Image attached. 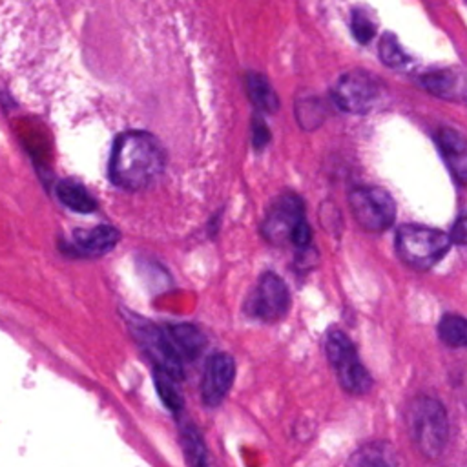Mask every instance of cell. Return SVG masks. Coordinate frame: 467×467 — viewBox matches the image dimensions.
I'll return each mask as SVG.
<instances>
[{"mask_svg":"<svg viewBox=\"0 0 467 467\" xmlns=\"http://www.w3.org/2000/svg\"><path fill=\"white\" fill-rule=\"evenodd\" d=\"M166 166L163 144L152 134L132 130L121 134L110 155V179L126 192H139L154 184Z\"/></svg>","mask_w":467,"mask_h":467,"instance_id":"1","label":"cell"},{"mask_svg":"<svg viewBox=\"0 0 467 467\" xmlns=\"http://www.w3.org/2000/svg\"><path fill=\"white\" fill-rule=\"evenodd\" d=\"M409 434L418 451L427 458H438L449 440V418L445 407L431 398L418 396L407 411Z\"/></svg>","mask_w":467,"mask_h":467,"instance_id":"2","label":"cell"},{"mask_svg":"<svg viewBox=\"0 0 467 467\" xmlns=\"http://www.w3.org/2000/svg\"><path fill=\"white\" fill-rule=\"evenodd\" d=\"M124 322L137 347L152 362L154 371H161L175 382H181L184 378L183 360L174 347L166 329L134 313H124Z\"/></svg>","mask_w":467,"mask_h":467,"instance_id":"3","label":"cell"},{"mask_svg":"<svg viewBox=\"0 0 467 467\" xmlns=\"http://www.w3.org/2000/svg\"><path fill=\"white\" fill-rule=\"evenodd\" d=\"M449 247L451 238L436 228L405 224L396 232V251L400 258L418 271L434 267L447 254Z\"/></svg>","mask_w":467,"mask_h":467,"instance_id":"4","label":"cell"},{"mask_svg":"<svg viewBox=\"0 0 467 467\" xmlns=\"http://www.w3.org/2000/svg\"><path fill=\"white\" fill-rule=\"evenodd\" d=\"M327 358L342 383L351 394H367L373 387V376L362 363L356 347L342 331H331L325 340Z\"/></svg>","mask_w":467,"mask_h":467,"instance_id":"5","label":"cell"},{"mask_svg":"<svg viewBox=\"0 0 467 467\" xmlns=\"http://www.w3.org/2000/svg\"><path fill=\"white\" fill-rule=\"evenodd\" d=\"M354 219L369 232H383L392 226L396 204L391 194L380 186H356L349 194Z\"/></svg>","mask_w":467,"mask_h":467,"instance_id":"6","label":"cell"},{"mask_svg":"<svg viewBox=\"0 0 467 467\" xmlns=\"http://www.w3.org/2000/svg\"><path fill=\"white\" fill-rule=\"evenodd\" d=\"M291 293L287 283L274 273H265L254 293L245 302V313L265 323H276L289 314Z\"/></svg>","mask_w":467,"mask_h":467,"instance_id":"7","label":"cell"},{"mask_svg":"<svg viewBox=\"0 0 467 467\" xmlns=\"http://www.w3.org/2000/svg\"><path fill=\"white\" fill-rule=\"evenodd\" d=\"M333 99L343 112L369 114L382 99V84L371 74L349 72L333 88Z\"/></svg>","mask_w":467,"mask_h":467,"instance_id":"8","label":"cell"},{"mask_svg":"<svg viewBox=\"0 0 467 467\" xmlns=\"http://www.w3.org/2000/svg\"><path fill=\"white\" fill-rule=\"evenodd\" d=\"M305 219L303 201L296 194H283L278 201L271 206L262 232L269 243L283 245L291 242L294 228Z\"/></svg>","mask_w":467,"mask_h":467,"instance_id":"9","label":"cell"},{"mask_svg":"<svg viewBox=\"0 0 467 467\" xmlns=\"http://www.w3.org/2000/svg\"><path fill=\"white\" fill-rule=\"evenodd\" d=\"M236 371V360L228 353H215L208 358L201 382V400L208 409L219 407L228 398Z\"/></svg>","mask_w":467,"mask_h":467,"instance_id":"10","label":"cell"},{"mask_svg":"<svg viewBox=\"0 0 467 467\" xmlns=\"http://www.w3.org/2000/svg\"><path fill=\"white\" fill-rule=\"evenodd\" d=\"M119 240H121V232L115 226L99 224L88 230H75L72 243L77 254L97 258L114 251Z\"/></svg>","mask_w":467,"mask_h":467,"instance_id":"11","label":"cell"},{"mask_svg":"<svg viewBox=\"0 0 467 467\" xmlns=\"http://www.w3.org/2000/svg\"><path fill=\"white\" fill-rule=\"evenodd\" d=\"M436 144L456 181L467 184V139L460 132L443 126L436 132Z\"/></svg>","mask_w":467,"mask_h":467,"instance_id":"12","label":"cell"},{"mask_svg":"<svg viewBox=\"0 0 467 467\" xmlns=\"http://www.w3.org/2000/svg\"><path fill=\"white\" fill-rule=\"evenodd\" d=\"M166 333L177 353L188 360L197 358L206 347V336L192 323H172L166 327Z\"/></svg>","mask_w":467,"mask_h":467,"instance_id":"13","label":"cell"},{"mask_svg":"<svg viewBox=\"0 0 467 467\" xmlns=\"http://www.w3.org/2000/svg\"><path fill=\"white\" fill-rule=\"evenodd\" d=\"M179 438H181V447H183L186 463L190 467H212L204 438L190 420L181 422Z\"/></svg>","mask_w":467,"mask_h":467,"instance_id":"14","label":"cell"},{"mask_svg":"<svg viewBox=\"0 0 467 467\" xmlns=\"http://www.w3.org/2000/svg\"><path fill=\"white\" fill-rule=\"evenodd\" d=\"M245 90H247V95H249L251 103L258 110L267 112V114H276L278 112V108H280L278 94L274 92L273 84L269 83V79L265 75L256 74V72L247 74Z\"/></svg>","mask_w":467,"mask_h":467,"instance_id":"15","label":"cell"},{"mask_svg":"<svg viewBox=\"0 0 467 467\" xmlns=\"http://www.w3.org/2000/svg\"><path fill=\"white\" fill-rule=\"evenodd\" d=\"M57 197L66 208L77 214H92L97 208V203L92 197V194L81 183L75 181H61L57 184Z\"/></svg>","mask_w":467,"mask_h":467,"instance_id":"16","label":"cell"},{"mask_svg":"<svg viewBox=\"0 0 467 467\" xmlns=\"http://www.w3.org/2000/svg\"><path fill=\"white\" fill-rule=\"evenodd\" d=\"M438 334L449 347L467 349V318L458 314H445L438 323Z\"/></svg>","mask_w":467,"mask_h":467,"instance_id":"17","label":"cell"},{"mask_svg":"<svg viewBox=\"0 0 467 467\" xmlns=\"http://www.w3.org/2000/svg\"><path fill=\"white\" fill-rule=\"evenodd\" d=\"M154 383H155V389H157V394H159L163 405L174 414L183 412L184 400L175 385L177 382L161 371H154Z\"/></svg>","mask_w":467,"mask_h":467,"instance_id":"18","label":"cell"},{"mask_svg":"<svg viewBox=\"0 0 467 467\" xmlns=\"http://www.w3.org/2000/svg\"><path fill=\"white\" fill-rule=\"evenodd\" d=\"M422 86L438 95V97H449L451 94H454V88H456V75L449 70H434V72H429L425 75H422Z\"/></svg>","mask_w":467,"mask_h":467,"instance_id":"19","label":"cell"},{"mask_svg":"<svg viewBox=\"0 0 467 467\" xmlns=\"http://www.w3.org/2000/svg\"><path fill=\"white\" fill-rule=\"evenodd\" d=\"M380 59L389 68H402L407 65L409 57L405 55L403 48L400 46L396 35L385 34L380 41Z\"/></svg>","mask_w":467,"mask_h":467,"instance_id":"20","label":"cell"},{"mask_svg":"<svg viewBox=\"0 0 467 467\" xmlns=\"http://www.w3.org/2000/svg\"><path fill=\"white\" fill-rule=\"evenodd\" d=\"M296 117L303 128L313 130L323 123L325 110L318 99H303L296 106Z\"/></svg>","mask_w":467,"mask_h":467,"instance_id":"21","label":"cell"},{"mask_svg":"<svg viewBox=\"0 0 467 467\" xmlns=\"http://www.w3.org/2000/svg\"><path fill=\"white\" fill-rule=\"evenodd\" d=\"M351 28H353V35L358 43L367 45L374 39L376 35V25L374 21L369 17L367 12L363 10H354L351 15Z\"/></svg>","mask_w":467,"mask_h":467,"instance_id":"22","label":"cell"},{"mask_svg":"<svg viewBox=\"0 0 467 467\" xmlns=\"http://www.w3.org/2000/svg\"><path fill=\"white\" fill-rule=\"evenodd\" d=\"M349 467H391V465L383 460V456H382L380 452L363 451V452L356 454V456L351 460Z\"/></svg>","mask_w":467,"mask_h":467,"instance_id":"23","label":"cell"},{"mask_svg":"<svg viewBox=\"0 0 467 467\" xmlns=\"http://www.w3.org/2000/svg\"><path fill=\"white\" fill-rule=\"evenodd\" d=\"M311 240H313V230L307 223V219H303L293 232V238H291V243H294L296 247L300 249H307L311 245Z\"/></svg>","mask_w":467,"mask_h":467,"instance_id":"24","label":"cell"},{"mask_svg":"<svg viewBox=\"0 0 467 467\" xmlns=\"http://www.w3.org/2000/svg\"><path fill=\"white\" fill-rule=\"evenodd\" d=\"M253 141L254 146L258 150L265 148L271 143V130L267 128V124L262 119H254V126H253Z\"/></svg>","mask_w":467,"mask_h":467,"instance_id":"25","label":"cell"},{"mask_svg":"<svg viewBox=\"0 0 467 467\" xmlns=\"http://www.w3.org/2000/svg\"><path fill=\"white\" fill-rule=\"evenodd\" d=\"M451 243H456V245H467V214L462 215L451 228Z\"/></svg>","mask_w":467,"mask_h":467,"instance_id":"26","label":"cell"}]
</instances>
